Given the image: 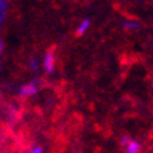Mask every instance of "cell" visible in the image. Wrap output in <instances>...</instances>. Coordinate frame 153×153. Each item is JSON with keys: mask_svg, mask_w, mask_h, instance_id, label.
Wrapping results in <instances>:
<instances>
[{"mask_svg": "<svg viewBox=\"0 0 153 153\" xmlns=\"http://www.w3.org/2000/svg\"><path fill=\"white\" fill-rule=\"evenodd\" d=\"M37 92H39V83H37L36 80L26 82L19 88V96L22 98L31 97V96L36 95Z\"/></svg>", "mask_w": 153, "mask_h": 153, "instance_id": "obj_1", "label": "cell"}, {"mask_svg": "<svg viewBox=\"0 0 153 153\" xmlns=\"http://www.w3.org/2000/svg\"><path fill=\"white\" fill-rule=\"evenodd\" d=\"M55 65H56V59H55L53 52L52 51H46L44 57H42V62H41L44 72L46 75L53 74V71H55Z\"/></svg>", "mask_w": 153, "mask_h": 153, "instance_id": "obj_2", "label": "cell"}, {"mask_svg": "<svg viewBox=\"0 0 153 153\" xmlns=\"http://www.w3.org/2000/svg\"><path fill=\"white\" fill-rule=\"evenodd\" d=\"M121 144L125 147L126 153H140V151H141L140 142L129 138L128 136H122L121 137Z\"/></svg>", "mask_w": 153, "mask_h": 153, "instance_id": "obj_3", "label": "cell"}, {"mask_svg": "<svg viewBox=\"0 0 153 153\" xmlns=\"http://www.w3.org/2000/svg\"><path fill=\"white\" fill-rule=\"evenodd\" d=\"M9 0H0V27L6 21L7 11H9Z\"/></svg>", "mask_w": 153, "mask_h": 153, "instance_id": "obj_4", "label": "cell"}, {"mask_svg": "<svg viewBox=\"0 0 153 153\" xmlns=\"http://www.w3.org/2000/svg\"><path fill=\"white\" fill-rule=\"evenodd\" d=\"M90 26H91V20H90V18L82 19V20L79 22L77 27H76V35H79V36L85 35V34L87 33V30L90 29Z\"/></svg>", "mask_w": 153, "mask_h": 153, "instance_id": "obj_5", "label": "cell"}, {"mask_svg": "<svg viewBox=\"0 0 153 153\" xmlns=\"http://www.w3.org/2000/svg\"><path fill=\"white\" fill-rule=\"evenodd\" d=\"M29 68L33 72L39 71L40 70V60L37 59V57H35V56L30 57V60H29Z\"/></svg>", "mask_w": 153, "mask_h": 153, "instance_id": "obj_6", "label": "cell"}, {"mask_svg": "<svg viewBox=\"0 0 153 153\" xmlns=\"http://www.w3.org/2000/svg\"><path fill=\"white\" fill-rule=\"evenodd\" d=\"M141 27V25L137 21H125L123 22V29L127 31H134V30H138Z\"/></svg>", "mask_w": 153, "mask_h": 153, "instance_id": "obj_7", "label": "cell"}, {"mask_svg": "<svg viewBox=\"0 0 153 153\" xmlns=\"http://www.w3.org/2000/svg\"><path fill=\"white\" fill-rule=\"evenodd\" d=\"M30 153H44V148L41 146H35L30 149Z\"/></svg>", "mask_w": 153, "mask_h": 153, "instance_id": "obj_8", "label": "cell"}, {"mask_svg": "<svg viewBox=\"0 0 153 153\" xmlns=\"http://www.w3.org/2000/svg\"><path fill=\"white\" fill-rule=\"evenodd\" d=\"M3 49H4V44H3V40L0 39V57H1V53H3Z\"/></svg>", "mask_w": 153, "mask_h": 153, "instance_id": "obj_9", "label": "cell"}, {"mask_svg": "<svg viewBox=\"0 0 153 153\" xmlns=\"http://www.w3.org/2000/svg\"><path fill=\"white\" fill-rule=\"evenodd\" d=\"M152 48H153V40H152Z\"/></svg>", "mask_w": 153, "mask_h": 153, "instance_id": "obj_10", "label": "cell"}, {"mask_svg": "<svg viewBox=\"0 0 153 153\" xmlns=\"http://www.w3.org/2000/svg\"><path fill=\"white\" fill-rule=\"evenodd\" d=\"M27 153H30V152H27Z\"/></svg>", "mask_w": 153, "mask_h": 153, "instance_id": "obj_11", "label": "cell"}]
</instances>
